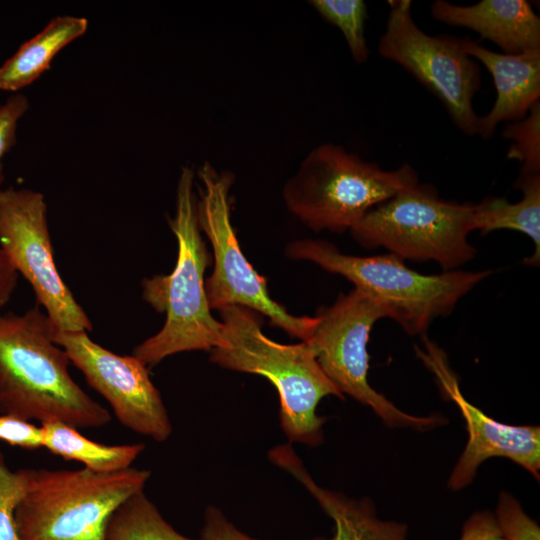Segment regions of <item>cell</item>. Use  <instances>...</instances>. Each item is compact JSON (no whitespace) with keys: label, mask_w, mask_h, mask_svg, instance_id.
Returning <instances> with one entry per match:
<instances>
[{"label":"cell","mask_w":540,"mask_h":540,"mask_svg":"<svg viewBox=\"0 0 540 540\" xmlns=\"http://www.w3.org/2000/svg\"><path fill=\"white\" fill-rule=\"evenodd\" d=\"M515 186L523 193L518 202L510 203L505 198L487 197L474 204L473 229L482 234L509 229L527 235L535 249L525 259V263L536 266L540 261V170L521 168Z\"/></svg>","instance_id":"cell-18"},{"label":"cell","mask_w":540,"mask_h":540,"mask_svg":"<svg viewBox=\"0 0 540 540\" xmlns=\"http://www.w3.org/2000/svg\"><path fill=\"white\" fill-rule=\"evenodd\" d=\"M379 54L412 74L445 106L454 124L476 135L478 115L473 98L481 87L478 63L462 49L461 38L428 35L414 22L410 0H390Z\"/></svg>","instance_id":"cell-10"},{"label":"cell","mask_w":540,"mask_h":540,"mask_svg":"<svg viewBox=\"0 0 540 540\" xmlns=\"http://www.w3.org/2000/svg\"><path fill=\"white\" fill-rule=\"evenodd\" d=\"M503 136L514 143L507 158L522 162L523 169L540 170V103H536L521 120L509 124Z\"/></svg>","instance_id":"cell-22"},{"label":"cell","mask_w":540,"mask_h":540,"mask_svg":"<svg viewBox=\"0 0 540 540\" xmlns=\"http://www.w3.org/2000/svg\"><path fill=\"white\" fill-rule=\"evenodd\" d=\"M223 324L222 340L211 350L210 361L229 370L266 377L280 399L281 427L291 442L309 446L323 441L325 418L316 413L318 403L329 395H344L327 377L310 346L280 344L264 335L260 314L231 305L218 310Z\"/></svg>","instance_id":"cell-3"},{"label":"cell","mask_w":540,"mask_h":540,"mask_svg":"<svg viewBox=\"0 0 540 540\" xmlns=\"http://www.w3.org/2000/svg\"><path fill=\"white\" fill-rule=\"evenodd\" d=\"M194 177L192 167L182 168L175 215L168 218L178 244L175 267L168 275L142 281L144 301L166 316L161 330L133 350L148 368L173 354L212 350L222 340L223 324L212 315L205 291L204 273L211 255L198 222Z\"/></svg>","instance_id":"cell-2"},{"label":"cell","mask_w":540,"mask_h":540,"mask_svg":"<svg viewBox=\"0 0 540 540\" xmlns=\"http://www.w3.org/2000/svg\"><path fill=\"white\" fill-rule=\"evenodd\" d=\"M53 339L88 385L105 398L123 426L158 442L169 438L172 426L167 410L150 379L149 368L140 359L111 352L85 331L54 328Z\"/></svg>","instance_id":"cell-12"},{"label":"cell","mask_w":540,"mask_h":540,"mask_svg":"<svg viewBox=\"0 0 540 540\" xmlns=\"http://www.w3.org/2000/svg\"><path fill=\"white\" fill-rule=\"evenodd\" d=\"M106 540H201L177 532L157 507L139 491L126 499L110 516Z\"/></svg>","instance_id":"cell-20"},{"label":"cell","mask_w":540,"mask_h":540,"mask_svg":"<svg viewBox=\"0 0 540 540\" xmlns=\"http://www.w3.org/2000/svg\"><path fill=\"white\" fill-rule=\"evenodd\" d=\"M26 490L24 469H9L0 451V540H21L15 523V510Z\"/></svg>","instance_id":"cell-23"},{"label":"cell","mask_w":540,"mask_h":540,"mask_svg":"<svg viewBox=\"0 0 540 540\" xmlns=\"http://www.w3.org/2000/svg\"><path fill=\"white\" fill-rule=\"evenodd\" d=\"M270 459L291 473L313 495L325 513L332 518L335 532L331 538L317 537L313 540H405L404 524L383 521L376 516L370 500H353L318 486L290 445H282L270 451Z\"/></svg>","instance_id":"cell-16"},{"label":"cell","mask_w":540,"mask_h":540,"mask_svg":"<svg viewBox=\"0 0 540 540\" xmlns=\"http://www.w3.org/2000/svg\"><path fill=\"white\" fill-rule=\"evenodd\" d=\"M18 282V274L0 248V314L10 301Z\"/></svg>","instance_id":"cell-29"},{"label":"cell","mask_w":540,"mask_h":540,"mask_svg":"<svg viewBox=\"0 0 540 540\" xmlns=\"http://www.w3.org/2000/svg\"><path fill=\"white\" fill-rule=\"evenodd\" d=\"M416 183L417 172L409 164L386 171L341 146L323 143L303 159L282 195L288 210L311 230L341 233Z\"/></svg>","instance_id":"cell-6"},{"label":"cell","mask_w":540,"mask_h":540,"mask_svg":"<svg viewBox=\"0 0 540 540\" xmlns=\"http://www.w3.org/2000/svg\"><path fill=\"white\" fill-rule=\"evenodd\" d=\"M430 11L435 20L471 29L506 54L540 50V19L525 0H482L468 6L436 0Z\"/></svg>","instance_id":"cell-15"},{"label":"cell","mask_w":540,"mask_h":540,"mask_svg":"<svg viewBox=\"0 0 540 540\" xmlns=\"http://www.w3.org/2000/svg\"><path fill=\"white\" fill-rule=\"evenodd\" d=\"M53 333L38 305L23 314H0V414L77 429L109 424V411L71 377V362Z\"/></svg>","instance_id":"cell-1"},{"label":"cell","mask_w":540,"mask_h":540,"mask_svg":"<svg viewBox=\"0 0 540 540\" xmlns=\"http://www.w3.org/2000/svg\"><path fill=\"white\" fill-rule=\"evenodd\" d=\"M291 259L307 260L339 274L380 303L410 335L424 334L437 317L448 316L458 301L492 272L446 271L421 274L393 255L354 256L324 240H296L286 246Z\"/></svg>","instance_id":"cell-4"},{"label":"cell","mask_w":540,"mask_h":540,"mask_svg":"<svg viewBox=\"0 0 540 540\" xmlns=\"http://www.w3.org/2000/svg\"><path fill=\"white\" fill-rule=\"evenodd\" d=\"M201 181L197 215L201 231L212 246L214 269L205 280L211 309L237 305L266 316L270 325L291 337L308 341L318 317L294 316L269 295L266 279L259 275L241 250L231 222L230 190L235 181L232 172L218 171L205 162L198 170Z\"/></svg>","instance_id":"cell-8"},{"label":"cell","mask_w":540,"mask_h":540,"mask_svg":"<svg viewBox=\"0 0 540 540\" xmlns=\"http://www.w3.org/2000/svg\"><path fill=\"white\" fill-rule=\"evenodd\" d=\"M318 323L308 341L320 367L344 395L369 406L391 427L434 428L439 416H413L398 409L368 382L367 344L373 325L388 311L358 288L339 294L331 306L317 311Z\"/></svg>","instance_id":"cell-9"},{"label":"cell","mask_w":540,"mask_h":540,"mask_svg":"<svg viewBox=\"0 0 540 540\" xmlns=\"http://www.w3.org/2000/svg\"><path fill=\"white\" fill-rule=\"evenodd\" d=\"M417 356L435 375L447 397L454 401L466 421L468 442L457 461L448 487L460 490L473 480L479 465L491 457H506L539 478L540 429L538 426H511L493 420L462 395L456 375L445 353L426 336Z\"/></svg>","instance_id":"cell-13"},{"label":"cell","mask_w":540,"mask_h":540,"mask_svg":"<svg viewBox=\"0 0 540 540\" xmlns=\"http://www.w3.org/2000/svg\"><path fill=\"white\" fill-rule=\"evenodd\" d=\"M87 28L88 20L83 17L52 18L0 66V90L18 93L29 86L50 68L54 57Z\"/></svg>","instance_id":"cell-17"},{"label":"cell","mask_w":540,"mask_h":540,"mask_svg":"<svg viewBox=\"0 0 540 540\" xmlns=\"http://www.w3.org/2000/svg\"><path fill=\"white\" fill-rule=\"evenodd\" d=\"M0 441L27 450L42 447V429L31 422L0 414Z\"/></svg>","instance_id":"cell-26"},{"label":"cell","mask_w":540,"mask_h":540,"mask_svg":"<svg viewBox=\"0 0 540 540\" xmlns=\"http://www.w3.org/2000/svg\"><path fill=\"white\" fill-rule=\"evenodd\" d=\"M42 447L66 460H76L97 473L125 470L145 449L143 443L104 445L81 435L77 428L61 421L41 424Z\"/></svg>","instance_id":"cell-19"},{"label":"cell","mask_w":540,"mask_h":540,"mask_svg":"<svg viewBox=\"0 0 540 540\" xmlns=\"http://www.w3.org/2000/svg\"><path fill=\"white\" fill-rule=\"evenodd\" d=\"M201 540H257L240 531L214 506H209L204 514Z\"/></svg>","instance_id":"cell-27"},{"label":"cell","mask_w":540,"mask_h":540,"mask_svg":"<svg viewBox=\"0 0 540 540\" xmlns=\"http://www.w3.org/2000/svg\"><path fill=\"white\" fill-rule=\"evenodd\" d=\"M29 106L27 96L19 92L0 104V184L4 181L3 158L16 144L18 123Z\"/></svg>","instance_id":"cell-25"},{"label":"cell","mask_w":540,"mask_h":540,"mask_svg":"<svg viewBox=\"0 0 540 540\" xmlns=\"http://www.w3.org/2000/svg\"><path fill=\"white\" fill-rule=\"evenodd\" d=\"M309 3L327 22L341 30L354 61L364 63L369 56L364 36L365 22L368 17L365 2L362 0H312Z\"/></svg>","instance_id":"cell-21"},{"label":"cell","mask_w":540,"mask_h":540,"mask_svg":"<svg viewBox=\"0 0 540 540\" xmlns=\"http://www.w3.org/2000/svg\"><path fill=\"white\" fill-rule=\"evenodd\" d=\"M0 248L31 286L55 330L90 332L92 322L63 281L54 261L47 204L41 192L0 189Z\"/></svg>","instance_id":"cell-11"},{"label":"cell","mask_w":540,"mask_h":540,"mask_svg":"<svg viewBox=\"0 0 540 540\" xmlns=\"http://www.w3.org/2000/svg\"><path fill=\"white\" fill-rule=\"evenodd\" d=\"M474 204L443 200L429 184L416 183L373 207L349 231L363 248H385L402 260L434 261L443 272L459 270L475 248Z\"/></svg>","instance_id":"cell-7"},{"label":"cell","mask_w":540,"mask_h":540,"mask_svg":"<svg viewBox=\"0 0 540 540\" xmlns=\"http://www.w3.org/2000/svg\"><path fill=\"white\" fill-rule=\"evenodd\" d=\"M504 540H540V529L510 494L502 492L494 515Z\"/></svg>","instance_id":"cell-24"},{"label":"cell","mask_w":540,"mask_h":540,"mask_svg":"<svg viewBox=\"0 0 540 540\" xmlns=\"http://www.w3.org/2000/svg\"><path fill=\"white\" fill-rule=\"evenodd\" d=\"M26 490L15 510L21 540H106L110 516L142 491L151 472L24 468Z\"/></svg>","instance_id":"cell-5"},{"label":"cell","mask_w":540,"mask_h":540,"mask_svg":"<svg viewBox=\"0 0 540 540\" xmlns=\"http://www.w3.org/2000/svg\"><path fill=\"white\" fill-rule=\"evenodd\" d=\"M461 46L468 56L487 68L496 88L494 105L477 121L476 135L489 139L500 122L523 119L539 102L540 50L497 53L468 37L461 38Z\"/></svg>","instance_id":"cell-14"},{"label":"cell","mask_w":540,"mask_h":540,"mask_svg":"<svg viewBox=\"0 0 540 540\" xmlns=\"http://www.w3.org/2000/svg\"><path fill=\"white\" fill-rule=\"evenodd\" d=\"M460 540H504L489 511L475 512L464 524Z\"/></svg>","instance_id":"cell-28"}]
</instances>
